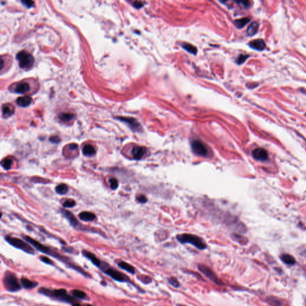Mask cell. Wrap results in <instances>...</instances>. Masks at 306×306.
<instances>
[{
	"label": "cell",
	"instance_id": "cell-2",
	"mask_svg": "<svg viewBox=\"0 0 306 306\" xmlns=\"http://www.w3.org/2000/svg\"><path fill=\"white\" fill-rule=\"evenodd\" d=\"M40 294L49 297H52L57 300L66 302L68 303H76L75 298L74 297L71 296L67 293V291L65 289H59V290H49L45 288H41L39 290Z\"/></svg>",
	"mask_w": 306,
	"mask_h": 306
},
{
	"label": "cell",
	"instance_id": "cell-18",
	"mask_svg": "<svg viewBox=\"0 0 306 306\" xmlns=\"http://www.w3.org/2000/svg\"><path fill=\"white\" fill-rule=\"evenodd\" d=\"M80 219L83 221H92L95 220L96 216L94 213L90 212H81L79 215Z\"/></svg>",
	"mask_w": 306,
	"mask_h": 306
},
{
	"label": "cell",
	"instance_id": "cell-23",
	"mask_svg": "<svg viewBox=\"0 0 306 306\" xmlns=\"http://www.w3.org/2000/svg\"><path fill=\"white\" fill-rule=\"evenodd\" d=\"M83 153L86 156H92L95 154L96 150L93 145L87 144L83 148Z\"/></svg>",
	"mask_w": 306,
	"mask_h": 306
},
{
	"label": "cell",
	"instance_id": "cell-26",
	"mask_svg": "<svg viewBox=\"0 0 306 306\" xmlns=\"http://www.w3.org/2000/svg\"><path fill=\"white\" fill-rule=\"evenodd\" d=\"M249 21H250V19L249 18L244 17V18L239 19L235 20V21L234 22V23H235V26L238 29H242L246 24H248V22H249Z\"/></svg>",
	"mask_w": 306,
	"mask_h": 306
},
{
	"label": "cell",
	"instance_id": "cell-28",
	"mask_svg": "<svg viewBox=\"0 0 306 306\" xmlns=\"http://www.w3.org/2000/svg\"><path fill=\"white\" fill-rule=\"evenodd\" d=\"M68 187L64 184H61L58 185L57 186H56L55 189L56 192L60 195L65 194L68 192Z\"/></svg>",
	"mask_w": 306,
	"mask_h": 306
},
{
	"label": "cell",
	"instance_id": "cell-4",
	"mask_svg": "<svg viewBox=\"0 0 306 306\" xmlns=\"http://www.w3.org/2000/svg\"><path fill=\"white\" fill-rule=\"evenodd\" d=\"M5 239L10 244L12 245L13 246L15 247L17 249H21L23 251L29 254L35 253V251L31 246L26 242L22 240L21 239H19L16 237H13L9 235L6 236Z\"/></svg>",
	"mask_w": 306,
	"mask_h": 306
},
{
	"label": "cell",
	"instance_id": "cell-27",
	"mask_svg": "<svg viewBox=\"0 0 306 306\" xmlns=\"http://www.w3.org/2000/svg\"><path fill=\"white\" fill-rule=\"evenodd\" d=\"M59 117L61 120L65 121V122H68L72 120L74 117V114L70 112H63L61 113Z\"/></svg>",
	"mask_w": 306,
	"mask_h": 306
},
{
	"label": "cell",
	"instance_id": "cell-13",
	"mask_svg": "<svg viewBox=\"0 0 306 306\" xmlns=\"http://www.w3.org/2000/svg\"><path fill=\"white\" fill-rule=\"evenodd\" d=\"M249 46L252 49L258 50V51H263L265 49L266 44L264 40L263 39H257L252 40L249 43Z\"/></svg>",
	"mask_w": 306,
	"mask_h": 306
},
{
	"label": "cell",
	"instance_id": "cell-30",
	"mask_svg": "<svg viewBox=\"0 0 306 306\" xmlns=\"http://www.w3.org/2000/svg\"><path fill=\"white\" fill-rule=\"evenodd\" d=\"M72 294L75 298L79 299H85L86 298V294L83 290H74L72 291Z\"/></svg>",
	"mask_w": 306,
	"mask_h": 306
},
{
	"label": "cell",
	"instance_id": "cell-21",
	"mask_svg": "<svg viewBox=\"0 0 306 306\" xmlns=\"http://www.w3.org/2000/svg\"><path fill=\"white\" fill-rule=\"evenodd\" d=\"M281 259L282 261L283 262L287 264V265H294L296 263V260L294 258V257L290 254L287 253H284L281 255Z\"/></svg>",
	"mask_w": 306,
	"mask_h": 306
},
{
	"label": "cell",
	"instance_id": "cell-39",
	"mask_svg": "<svg viewBox=\"0 0 306 306\" xmlns=\"http://www.w3.org/2000/svg\"><path fill=\"white\" fill-rule=\"evenodd\" d=\"M137 200L139 203H145V202H147V197L144 195H141V196L138 197Z\"/></svg>",
	"mask_w": 306,
	"mask_h": 306
},
{
	"label": "cell",
	"instance_id": "cell-25",
	"mask_svg": "<svg viewBox=\"0 0 306 306\" xmlns=\"http://www.w3.org/2000/svg\"><path fill=\"white\" fill-rule=\"evenodd\" d=\"M181 46L184 50H185L187 52H188L191 54L195 55H196L197 53V49L196 47L194 46L193 45L191 44L184 43H182L181 44Z\"/></svg>",
	"mask_w": 306,
	"mask_h": 306
},
{
	"label": "cell",
	"instance_id": "cell-19",
	"mask_svg": "<svg viewBox=\"0 0 306 306\" xmlns=\"http://www.w3.org/2000/svg\"><path fill=\"white\" fill-rule=\"evenodd\" d=\"M2 112L4 117H8L14 113V108L11 106V105H3L2 107Z\"/></svg>",
	"mask_w": 306,
	"mask_h": 306
},
{
	"label": "cell",
	"instance_id": "cell-36",
	"mask_svg": "<svg viewBox=\"0 0 306 306\" xmlns=\"http://www.w3.org/2000/svg\"><path fill=\"white\" fill-rule=\"evenodd\" d=\"M239 5L242 6L244 8H248L250 6V2L249 1H236Z\"/></svg>",
	"mask_w": 306,
	"mask_h": 306
},
{
	"label": "cell",
	"instance_id": "cell-6",
	"mask_svg": "<svg viewBox=\"0 0 306 306\" xmlns=\"http://www.w3.org/2000/svg\"><path fill=\"white\" fill-rule=\"evenodd\" d=\"M16 59L19 61V65L21 68L29 69L33 65L34 59L32 55L26 51H21L16 55Z\"/></svg>",
	"mask_w": 306,
	"mask_h": 306
},
{
	"label": "cell",
	"instance_id": "cell-1",
	"mask_svg": "<svg viewBox=\"0 0 306 306\" xmlns=\"http://www.w3.org/2000/svg\"><path fill=\"white\" fill-rule=\"evenodd\" d=\"M24 239L26 242H28V243H30L35 248H36L39 251L41 252H43L44 253L47 254L48 255H50L52 257H55L56 258H57V259H58L59 260L62 261L63 263H65V264H66L69 267H70L71 268H72V267L74 265L72 263H70V260H69V259L68 258H66L65 257H63V255H61L58 252L55 251L53 249H51L50 248H48V247H47V246H45V245L42 244L41 243L37 242V240L33 239L31 237H29V236H27V235H25V236H24Z\"/></svg>",
	"mask_w": 306,
	"mask_h": 306
},
{
	"label": "cell",
	"instance_id": "cell-3",
	"mask_svg": "<svg viewBox=\"0 0 306 306\" xmlns=\"http://www.w3.org/2000/svg\"><path fill=\"white\" fill-rule=\"evenodd\" d=\"M176 239L180 243L191 244L200 250H203L207 248V245L204 240L197 235L191 234H182L177 235Z\"/></svg>",
	"mask_w": 306,
	"mask_h": 306
},
{
	"label": "cell",
	"instance_id": "cell-43",
	"mask_svg": "<svg viewBox=\"0 0 306 306\" xmlns=\"http://www.w3.org/2000/svg\"><path fill=\"white\" fill-rule=\"evenodd\" d=\"M178 306H181V305H178Z\"/></svg>",
	"mask_w": 306,
	"mask_h": 306
},
{
	"label": "cell",
	"instance_id": "cell-24",
	"mask_svg": "<svg viewBox=\"0 0 306 306\" xmlns=\"http://www.w3.org/2000/svg\"><path fill=\"white\" fill-rule=\"evenodd\" d=\"M258 27H259V25L257 22H252L248 28V30H247L248 35H249L250 36L254 35L258 32Z\"/></svg>",
	"mask_w": 306,
	"mask_h": 306
},
{
	"label": "cell",
	"instance_id": "cell-15",
	"mask_svg": "<svg viewBox=\"0 0 306 306\" xmlns=\"http://www.w3.org/2000/svg\"><path fill=\"white\" fill-rule=\"evenodd\" d=\"M30 90V86L28 83L25 81H21L15 87L14 92L17 94H22L28 92Z\"/></svg>",
	"mask_w": 306,
	"mask_h": 306
},
{
	"label": "cell",
	"instance_id": "cell-33",
	"mask_svg": "<svg viewBox=\"0 0 306 306\" xmlns=\"http://www.w3.org/2000/svg\"><path fill=\"white\" fill-rule=\"evenodd\" d=\"M76 204V203L75 200L72 199H68L66 200L63 203V206L64 208H72L75 206Z\"/></svg>",
	"mask_w": 306,
	"mask_h": 306
},
{
	"label": "cell",
	"instance_id": "cell-11",
	"mask_svg": "<svg viewBox=\"0 0 306 306\" xmlns=\"http://www.w3.org/2000/svg\"><path fill=\"white\" fill-rule=\"evenodd\" d=\"M147 149L144 147L135 146L132 150V155L135 160H139L145 155Z\"/></svg>",
	"mask_w": 306,
	"mask_h": 306
},
{
	"label": "cell",
	"instance_id": "cell-7",
	"mask_svg": "<svg viewBox=\"0 0 306 306\" xmlns=\"http://www.w3.org/2000/svg\"><path fill=\"white\" fill-rule=\"evenodd\" d=\"M100 268L104 272V273L109 276L110 277H111L112 279L116 281L124 282H128L129 281L127 276H126V275L120 273V272L116 270V269H114L112 267L108 266V265L107 266L104 265L103 266H101Z\"/></svg>",
	"mask_w": 306,
	"mask_h": 306
},
{
	"label": "cell",
	"instance_id": "cell-35",
	"mask_svg": "<svg viewBox=\"0 0 306 306\" xmlns=\"http://www.w3.org/2000/svg\"><path fill=\"white\" fill-rule=\"evenodd\" d=\"M40 259L41 261L44 262V263L46 264H47L48 265H51V266H53V262L49 258H48L46 257H44V256H41L40 257Z\"/></svg>",
	"mask_w": 306,
	"mask_h": 306
},
{
	"label": "cell",
	"instance_id": "cell-31",
	"mask_svg": "<svg viewBox=\"0 0 306 306\" xmlns=\"http://www.w3.org/2000/svg\"><path fill=\"white\" fill-rule=\"evenodd\" d=\"M168 282L174 288H177L180 286V283L178 282V281L177 280L176 278H175L174 277H169L168 279Z\"/></svg>",
	"mask_w": 306,
	"mask_h": 306
},
{
	"label": "cell",
	"instance_id": "cell-10",
	"mask_svg": "<svg viewBox=\"0 0 306 306\" xmlns=\"http://www.w3.org/2000/svg\"><path fill=\"white\" fill-rule=\"evenodd\" d=\"M117 119L125 123L134 132H140L142 130V126L138 120L132 117H118Z\"/></svg>",
	"mask_w": 306,
	"mask_h": 306
},
{
	"label": "cell",
	"instance_id": "cell-40",
	"mask_svg": "<svg viewBox=\"0 0 306 306\" xmlns=\"http://www.w3.org/2000/svg\"><path fill=\"white\" fill-rule=\"evenodd\" d=\"M22 2L24 5L28 7H31L34 4V2L32 1H22Z\"/></svg>",
	"mask_w": 306,
	"mask_h": 306
},
{
	"label": "cell",
	"instance_id": "cell-34",
	"mask_svg": "<svg viewBox=\"0 0 306 306\" xmlns=\"http://www.w3.org/2000/svg\"><path fill=\"white\" fill-rule=\"evenodd\" d=\"M109 182L110 183V187L112 190H116L118 187V180L114 178H112L110 179Z\"/></svg>",
	"mask_w": 306,
	"mask_h": 306
},
{
	"label": "cell",
	"instance_id": "cell-32",
	"mask_svg": "<svg viewBox=\"0 0 306 306\" xmlns=\"http://www.w3.org/2000/svg\"><path fill=\"white\" fill-rule=\"evenodd\" d=\"M249 57V55H240L236 59V63L238 65H241L244 63Z\"/></svg>",
	"mask_w": 306,
	"mask_h": 306
},
{
	"label": "cell",
	"instance_id": "cell-44",
	"mask_svg": "<svg viewBox=\"0 0 306 306\" xmlns=\"http://www.w3.org/2000/svg\"></svg>",
	"mask_w": 306,
	"mask_h": 306
},
{
	"label": "cell",
	"instance_id": "cell-20",
	"mask_svg": "<svg viewBox=\"0 0 306 306\" xmlns=\"http://www.w3.org/2000/svg\"><path fill=\"white\" fill-rule=\"evenodd\" d=\"M118 266L120 267L121 269L125 270L126 272L134 275L135 273V269L132 265L128 264L125 261H120L118 263Z\"/></svg>",
	"mask_w": 306,
	"mask_h": 306
},
{
	"label": "cell",
	"instance_id": "cell-16",
	"mask_svg": "<svg viewBox=\"0 0 306 306\" xmlns=\"http://www.w3.org/2000/svg\"><path fill=\"white\" fill-rule=\"evenodd\" d=\"M83 254L85 257H86L87 259H89L94 264V266H96V267H99V268L101 267V265H102L101 261L98 259L94 253L84 250L83 251Z\"/></svg>",
	"mask_w": 306,
	"mask_h": 306
},
{
	"label": "cell",
	"instance_id": "cell-38",
	"mask_svg": "<svg viewBox=\"0 0 306 306\" xmlns=\"http://www.w3.org/2000/svg\"><path fill=\"white\" fill-rule=\"evenodd\" d=\"M49 141L51 142L52 143L57 144V143L60 142L61 139L58 136H52V137L50 138Z\"/></svg>",
	"mask_w": 306,
	"mask_h": 306
},
{
	"label": "cell",
	"instance_id": "cell-37",
	"mask_svg": "<svg viewBox=\"0 0 306 306\" xmlns=\"http://www.w3.org/2000/svg\"><path fill=\"white\" fill-rule=\"evenodd\" d=\"M144 2L143 1H135L133 4V6H134L135 8H137V9H139V8H142L144 6Z\"/></svg>",
	"mask_w": 306,
	"mask_h": 306
},
{
	"label": "cell",
	"instance_id": "cell-22",
	"mask_svg": "<svg viewBox=\"0 0 306 306\" xmlns=\"http://www.w3.org/2000/svg\"><path fill=\"white\" fill-rule=\"evenodd\" d=\"M21 283L22 286L25 289H32L38 285V283L32 282L31 281L24 277L21 279Z\"/></svg>",
	"mask_w": 306,
	"mask_h": 306
},
{
	"label": "cell",
	"instance_id": "cell-42",
	"mask_svg": "<svg viewBox=\"0 0 306 306\" xmlns=\"http://www.w3.org/2000/svg\"><path fill=\"white\" fill-rule=\"evenodd\" d=\"M87 306H92V305H89H89H87Z\"/></svg>",
	"mask_w": 306,
	"mask_h": 306
},
{
	"label": "cell",
	"instance_id": "cell-8",
	"mask_svg": "<svg viewBox=\"0 0 306 306\" xmlns=\"http://www.w3.org/2000/svg\"><path fill=\"white\" fill-rule=\"evenodd\" d=\"M191 145L193 153L197 156L206 157L208 155V148L203 142L195 139L192 141Z\"/></svg>",
	"mask_w": 306,
	"mask_h": 306
},
{
	"label": "cell",
	"instance_id": "cell-12",
	"mask_svg": "<svg viewBox=\"0 0 306 306\" xmlns=\"http://www.w3.org/2000/svg\"><path fill=\"white\" fill-rule=\"evenodd\" d=\"M253 157L259 161H266L268 158L267 151L263 148H257L252 152Z\"/></svg>",
	"mask_w": 306,
	"mask_h": 306
},
{
	"label": "cell",
	"instance_id": "cell-9",
	"mask_svg": "<svg viewBox=\"0 0 306 306\" xmlns=\"http://www.w3.org/2000/svg\"><path fill=\"white\" fill-rule=\"evenodd\" d=\"M198 269L200 270V272H202L203 275L208 278L209 280H211L213 282L215 283L216 284L218 285H224L222 282L219 279L218 276L216 274L212 271V270L204 265L202 264H199L198 266Z\"/></svg>",
	"mask_w": 306,
	"mask_h": 306
},
{
	"label": "cell",
	"instance_id": "cell-41",
	"mask_svg": "<svg viewBox=\"0 0 306 306\" xmlns=\"http://www.w3.org/2000/svg\"><path fill=\"white\" fill-rule=\"evenodd\" d=\"M72 306H82L81 304H80L78 303H75L74 304H72Z\"/></svg>",
	"mask_w": 306,
	"mask_h": 306
},
{
	"label": "cell",
	"instance_id": "cell-29",
	"mask_svg": "<svg viewBox=\"0 0 306 306\" xmlns=\"http://www.w3.org/2000/svg\"><path fill=\"white\" fill-rule=\"evenodd\" d=\"M1 164L4 169L9 170L13 164V161L10 158H6L1 161Z\"/></svg>",
	"mask_w": 306,
	"mask_h": 306
},
{
	"label": "cell",
	"instance_id": "cell-17",
	"mask_svg": "<svg viewBox=\"0 0 306 306\" xmlns=\"http://www.w3.org/2000/svg\"><path fill=\"white\" fill-rule=\"evenodd\" d=\"M32 102L31 98L30 96H21L17 99L16 103L17 104L22 107H25L28 106Z\"/></svg>",
	"mask_w": 306,
	"mask_h": 306
},
{
	"label": "cell",
	"instance_id": "cell-5",
	"mask_svg": "<svg viewBox=\"0 0 306 306\" xmlns=\"http://www.w3.org/2000/svg\"><path fill=\"white\" fill-rule=\"evenodd\" d=\"M3 282L6 289L9 292H14L21 290V285L19 283L16 276L11 272H8L5 274Z\"/></svg>",
	"mask_w": 306,
	"mask_h": 306
},
{
	"label": "cell",
	"instance_id": "cell-14",
	"mask_svg": "<svg viewBox=\"0 0 306 306\" xmlns=\"http://www.w3.org/2000/svg\"><path fill=\"white\" fill-rule=\"evenodd\" d=\"M61 213L63 216L69 221L70 224L72 227H77L79 224V221H78V220H77L75 217L71 212H70L69 211H67L66 209H61Z\"/></svg>",
	"mask_w": 306,
	"mask_h": 306
}]
</instances>
